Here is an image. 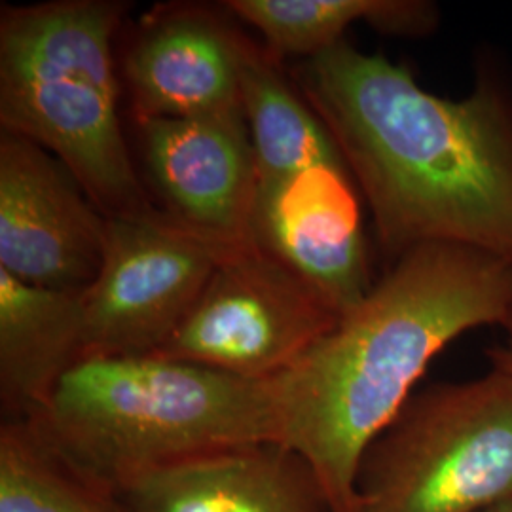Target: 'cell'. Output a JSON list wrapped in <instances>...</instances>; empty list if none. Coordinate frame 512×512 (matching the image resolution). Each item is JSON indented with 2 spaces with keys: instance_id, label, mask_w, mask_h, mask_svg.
I'll list each match as a JSON object with an SVG mask.
<instances>
[{
  "instance_id": "obj_1",
  "label": "cell",
  "mask_w": 512,
  "mask_h": 512,
  "mask_svg": "<svg viewBox=\"0 0 512 512\" xmlns=\"http://www.w3.org/2000/svg\"><path fill=\"white\" fill-rule=\"evenodd\" d=\"M294 78L391 262L433 243L512 260V80L494 55L461 99L427 92L408 67L346 40L304 59Z\"/></svg>"
},
{
  "instance_id": "obj_2",
  "label": "cell",
  "mask_w": 512,
  "mask_h": 512,
  "mask_svg": "<svg viewBox=\"0 0 512 512\" xmlns=\"http://www.w3.org/2000/svg\"><path fill=\"white\" fill-rule=\"evenodd\" d=\"M512 311V260L463 245L416 247L376 279L294 365L268 382L279 444L317 476L330 512H359L366 448L395 420L429 363Z\"/></svg>"
},
{
  "instance_id": "obj_3",
  "label": "cell",
  "mask_w": 512,
  "mask_h": 512,
  "mask_svg": "<svg viewBox=\"0 0 512 512\" xmlns=\"http://www.w3.org/2000/svg\"><path fill=\"white\" fill-rule=\"evenodd\" d=\"M25 420L116 499L139 476L184 459L279 444L268 382L154 353L78 361Z\"/></svg>"
},
{
  "instance_id": "obj_4",
  "label": "cell",
  "mask_w": 512,
  "mask_h": 512,
  "mask_svg": "<svg viewBox=\"0 0 512 512\" xmlns=\"http://www.w3.org/2000/svg\"><path fill=\"white\" fill-rule=\"evenodd\" d=\"M118 0L2 6L0 126L54 154L105 217L152 211L120 122Z\"/></svg>"
},
{
  "instance_id": "obj_5",
  "label": "cell",
  "mask_w": 512,
  "mask_h": 512,
  "mask_svg": "<svg viewBox=\"0 0 512 512\" xmlns=\"http://www.w3.org/2000/svg\"><path fill=\"white\" fill-rule=\"evenodd\" d=\"M512 497V378L492 368L414 393L372 440L359 512H482Z\"/></svg>"
},
{
  "instance_id": "obj_6",
  "label": "cell",
  "mask_w": 512,
  "mask_h": 512,
  "mask_svg": "<svg viewBox=\"0 0 512 512\" xmlns=\"http://www.w3.org/2000/svg\"><path fill=\"white\" fill-rule=\"evenodd\" d=\"M338 319L306 281L247 245L220 258L183 323L154 355L270 382Z\"/></svg>"
},
{
  "instance_id": "obj_7",
  "label": "cell",
  "mask_w": 512,
  "mask_h": 512,
  "mask_svg": "<svg viewBox=\"0 0 512 512\" xmlns=\"http://www.w3.org/2000/svg\"><path fill=\"white\" fill-rule=\"evenodd\" d=\"M228 251L158 209L107 217L101 270L80 294L82 359L160 351Z\"/></svg>"
},
{
  "instance_id": "obj_8",
  "label": "cell",
  "mask_w": 512,
  "mask_h": 512,
  "mask_svg": "<svg viewBox=\"0 0 512 512\" xmlns=\"http://www.w3.org/2000/svg\"><path fill=\"white\" fill-rule=\"evenodd\" d=\"M107 217L71 169L0 131V270L27 285L82 294L99 274Z\"/></svg>"
},
{
  "instance_id": "obj_9",
  "label": "cell",
  "mask_w": 512,
  "mask_h": 512,
  "mask_svg": "<svg viewBox=\"0 0 512 512\" xmlns=\"http://www.w3.org/2000/svg\"><path fill=\"white\" fill-rule=\"evenodd\" d=\"M251 239L338 315L374 287L361 192L344 164H319L256 186Z\"/></svg>"
},
{
  "instance_id": "obj_10",
  "label": "cell",
  "mask_w": 512,
  "mask_h": 512,
  "mask_svg": "<svg viewBox=\"0 0 512 512\" xmlns=\"http://www.w3.org/2000/svg\"><path fill=\"white\" fill-rule=\"evenodd\" d=\"M148 179L164 213L230 249L253 245L256 164L245 114L139 118Z\"/></svg>"
},
{
  "instance_id": "obj_11",
  "label": "cell",
  "mask_w": 512,
  "mask_h": 512,
  "mask_svg": "<svg viewBox=\"0 0 512 512\" xmlns=\"http://www.w3.org/2000/svg\"><path fill=\"white\" fill-rule=\"evenodd\" d=\"M245 42L205 10L148 19L124 57L135 120L241 112Z\"/></svg>"
},
{
  "instance_id": "obj_12",
  "label": "cell",
  "mask_w": 512,
  "mask_h": 512,
  "mask_svg": "<svg viewBox=\"0 0 512 512\" xmlns=\"http://www.w3.org/2000/svg\"><path fill=\"white\" fill-rule=\"evenodd\" d=\"M118 501L126 512H330L310 465L275 442L167 465L133 480Z\"/></svg>"
},
{
  "instance_id": "obj_13",
  "label": "cell",
  "mask_w": 512,
  "mask_h": 512,
  "mask_svg": "<svg viewBox=\"0 0 512 512\" xmlns=\"http://www.w3.org/2000/svg\"><path fill=\"white\" fill-rule=\"evenodd\" d=\"M80 294L27 285L0 270V397L29 418L61 376L82 361Z\"/></svg>"
},
{
  "instance_id": "obj_14",
  "label": "cell",
  "mask_w": 512,
  "mask_h": 512,
  "mask_svg": "<svg viewBox=\"0 0 512 512\" xmlns=\"http://www.w3.org/2000/svg\"><path fill=\"white\" fill-rule=\"evenodd\" d=\"M222 6L256 29L274 57L298 55L302 61L344 42L359 21L403 38L427 37L440 21L429 0H228Z\"/></svg>"
},
{
  "instance_id": "obj_15",
  "label": "cell",
  "mask_w": 512,
  "mask_h": 512,
  "mask_svg": "<svg viewBox=\"0 0 512 512\" xmlns=\"http://www.w3.org/2000/svg\"><path fill=\"white\" fill-rule=\"evenodd\" d=\"M241 107L258 184L274 183L311 165L344 164L329 129L285 80L274 55L251 42L243 50Z\"/></svg>"
},
{
  "instance_id": "obj_16",
  "label": "cell",
  "mask_w": 512,
  "mask_h": 512,
  "mask_svg": "<svg viewBox=\"0 0 512 512\" xmlns=\"http://www.w3.org/2000/svg\"><path fill=\"white\" fill-rule=\"evenodd\" d=\"M0 512H126L74 471L25 418L0 427Z\"/></svg>"
},
{
  "instance_id": "obj_17",
  "label": "cell",
  "mask_w": 512,
  "mask_h": 512,
  "mask_svg": "<svg viewBox=\"0 0 512 512\" xmlns=\"http://www.w3.org/2000/svg\"><path fill=\"white\" fill-rule=\"evenodd\" d=\"M501 329L503 340L495 344L494 348L488 349V359L492 368L512 378V311L507 321L501 325Z\"/></svg>"
},
{
  "instance_id": "obj_18",
  "label": "cell",
  "mask_w": 512,
  "mask_h": 512,
  "mask_svg": "<svg viewBox=\"0 0 512 512\" xmlns=\"http://www.w3.org/2000/svg\"><path fill=\"white\" fill-rule=\"evenodd\" d=\"M482 512H512V497H509V499H505V501H501V503H497L494 507H490V509H486V511Z\"/></svg>"
}]
</instances>
